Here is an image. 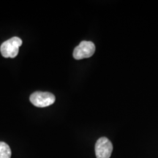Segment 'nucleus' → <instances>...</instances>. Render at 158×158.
I'll return each instance as SVG.
<instances>
[{
    "instance_id": "obj_1",
    "label": "nucleus",
    "mask_w": 158,
    "mask_h": 158,
    "mask_svg": "<svg viewBox=\"0 0 158 158\" xmlns=\"http://www.w3.org/2000/svg\"><path fill=\"white\" fill-rule=\"evenodd\" d=\"M22 45V40L18 37H13L4 42L0 47L1 54L5 58H15L19 54V47Z\"/></svg>"
},
{
    "instance_id": "obj_2",
    "label": "nucleus",
    "mask_w": 158,
    "mask_h": 158,
    "mask_svg": "<svg viewBox=\"0 0 158 158\" xmlns=\"http://www.w3.org/2000/svg\"><path fill=\"white\" fill-rule=\"evenodd\" d=\"M29 100L31 103L36 107L45 108L54 104L56 98L50 92H35L31 94Z\"/></svg>"
},
{
    "instance_id": "obj_3",
    "label": "nucleus",
    "mask_w": 158,
    "mask_h": 158,
    "mask_svg": "<svg viewBox=\"0 0 158 158\" xmlns=\"http://www.w3.org/2000/svg\"><path fill=\"white\" fill-rule=\"evenodd\" d=\"M95 52V45L91 41H82L73 51V57L77 60L89 58Z\"/></svg>"
},
{
    "instance_id": "obj_4",
    "label": "nucleus",
    "mask_w": 158,
    "mask_h": 158,
    "mask_svg": "<svg viewBox=\"0 0 158 158\" xmlns=\"http://www.w3.org/2000/svg\"><path fill=\"white\" fill-rule=\"evenodd\" d=\"M113 152V145L108 138H100L95 144V155L97 158H110Z\"/></svg>"
},
{
    "instance_id": "obj_5",
    "label": "nucleus",
    "mask_w": 158,
    "mask_h": 158,
    "mask_svg": "<svg viewBox=\"0 0 158 158\" xmlns=\"http://www.w3.org/2000/svg\"><path fill=\"white\" fill-rule=\"evenodd\" d=\"M11 149L7 143L0 141V158H10Z\"/></svg>"
}]
</instances>
